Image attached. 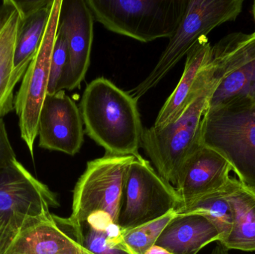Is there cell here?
<instances>
[{"label": "cell", "mask_w": 255, "mask_h": 254, "mask_svg": "<svg viewBox=\"0 0 255 254\" xmlns=\"http://www.w3.org/2000/svg\"><path fill=\"white\" fill-rule=\"evenodd\" d=\"M22 15L15 0L0 4V119L14 110L12 80L16 36Z\"/></svg>", "instance_id": "18"}, {"label": "cell", "mask_w": 255, "mask_h": 254, "mask_svg": "<svg viewBox=\"0 0 255 254\" xmlns=\"http://www.w3.org/2000/svg\"><path fill=\"white\" fill-rule=\"evenodd\" d=\"M16 154L7 136L5 123L0 119V169L12 165L16 161Z\"/></svg>", "instance_id": "23"}, {"label": "cell", "mask_w": 255, "mask_h": 254, "mask_svg": "<svg viewBox=\"0 0 255 254\" xmlns=\"http://www.w3.org/2000/svg\"><path fill=\"white\" fill-rule=\"evenodd\" d=\"M53 1L29 16L22 17L16 36L13 58L12 80L15 86L23 78L38 51L47 26Z\"/></svg>", "instance_id": "19"}, {"label": "cell", "mask_w": 255, "mask_h": 254, "mask_svg": "<svg viewBox=\"0 0 255 254\" xmlns=\"http://www.w3.org/2000/svg\"><path fill=\"white\" fill-rule=\"evenodd\" d=\"M200 143L221 155L238 180L255 189V103L207 108Z\"/></svg>", "instance_id": "5"}, {"label": "cell", "mask_w": 255, "mask_h": 254, "mask_svg": "<svg viewBox=\"0 0 255 254\" xmlns=\"http://www.w3.org/2000/svg\"><path fill=\"white\" fill-rule=\"evenodd\" d=\"M216 86L217 82L212 79L193 95L182 112L166 126L144 128L141 148L159 175L173 186L181 166L202 146L201 124Z\"/></svg>", "instance_id": "3"}, {"label": "cell", "mask_w": 255, "mask_h": 254, "mask_svg": "<svg viewBox=\"0 0 255 254\" xmlns=\"http://www.w3.org/2000/svg\"><path fill=\"white\" fill-rule=\"evenodd\" d=\"M210 66L217 86L207 108L255 103V31L222 38L211 48Z\"/></svg>", "instance_id": "7"}, {"label": "cell", "mask_w": 255, "mask_h": 254, "mask_svg": "<svg viewBox=\"0 0 255 254\" xmlns=\"http://www.w3.org/2000/svg\"><path fill=\"white\" fill-rule=\"evenodd\" d=\"M79 243L94 254H128L112 246L105 233L89 227H84Z\"/></svg>", "instance_id": "22"}, {"label": "cell", "mask_w": 255, "mask_h": 254, "mask_svg": "<svg viewBox=\"0 0 255 254\" xmlns=\"http://www.w3.org/2000/svg\"><path fill=\"white\" fill-rule=\"evenodd\" d=\"M135 157L106 155L89 161L73 190L72 212L67 219L54 216L58 225L79 243L88 218L105 212L118 225L124 186Z\"/></svg>", "instance_id": "2"}, {"label": "cell", "mask_w": 255, "mask_h": 254, "mask_svg": "<svg viewBox=\"0 0 255 254\" xmlns=\"http://www.w3.org/2000/svg\"><path fill=\"white\" fill-rule=\"evenodd\" d=\"M4 254H94L76 242L50 213L18 231Z\"/></svg>", "instance_id": "15"}, {"label": "cell", "mask_w": 255, "mask_h": 254, "mask_svg": "<svg viewBox=\"0 0 255 254\" xmlns=\"http://www.w3.org/2000/svg\"><path fill=\"white\" fill-rule=\"evenodd\" d=\"M224 191L223 189L220 192L202 197L189 205L175 210L177 216L199 214L205 216L220 231L221 234L220 242H221L229 235L234 222L232 207L225 196Z\"/></svg>", "instance_id": "20"}, {"label": "cell", "mask_w": 255, "mask_h": 254, "mask_svg": "<svg viewBox=\"0 0 255 254\" xmlns=\"http://www.w3.org/2000/svg\"><path fill=\"white\" fill-rule=\"evenodd\" d=\"M94 21L85 0H63L58 29L65 37L69 60L59 91L80 87L86 76L91 64Z\"/></svg>", "instance_id": "11"}, {"label": "cell", "mask_w": 255, "mask_h": 254, "mask_svg": "<svg viewBox=\"0 0 255 254\" xmlns=\"http://www.w3.org/2000/svg\"><path fill=\"white\" fill-rule=\"evenodd\" d=\"M244 3L243 0H189L185 14L155 67L128 92L129 95L138 101L155 87L201 38L222 24L235 21L242 11Z\"/></svg>", "instance_id": "6"}, {"label": "cell", "mask_w": 255, "mask_h": 254, "mask_svg": "<svg viewBox=\"0 0 255 254\" xmlns=\"http://www.w3.org/2000/svg\"><path fill=\"white\" fill-rule=\"evenodd\" d=\"M175 187L142 156L129 167L118 225L123 231L146 225L180 207Z\"/></svg>", "instance_id": "8"}, {"label": "cell", "mask_w": 255, "mask_h": 254, "mask_svg": "<svg viewBox=\"0 0 255 254\" xmlns=\"http://www.w3.org/2000/svg\"><path fill=\"white\" fill-rule=\"evenodd\" d=\"M232 171L229 163L218 152L201 146L178 171L174 185L181 201L177 210L202 197L223 191L230 180Z\"/></svg>", "instance_id": "13"}, {"label": "cell", "mask_w": 255, "mask_h": 254, "mask_svg": "<svg viewBox=\"0 0 255 254\" xmlns=\"http://www.w3.org/2000/svg\"><path fill=\"white\" fill-rule=\"evenodd\" d=\"M68 49L64 34L58 29L52 57L47 94L53 95L59 91L60 85L68 65Z\"/></svg>", "instance_id": "21"}, {"label": "cell", "mask_w": 255, "mask_h": 254, "mask_svg": "<svg viewBox=\"0 0 255 254\" xmlns=\"http://www.w3.org/2000/svg\"><path fill=\"white\" fill-rule=\"evenodd\" d=\"M220 240V231L208 218L188 214L177 216L165 228L155 245L172 254H198L205 246Z\"/></svg>", "instance_id": "16"}, {"label": "cell", "mask_w": 255, "mask_h": 254, "mask_svg": "<svg viewBox=\"0 0 255 254\" xmlns=\"http://www.w3.org/2000/svg\"><path fill=\"white\" fill-rule=\"evenodd\" d=\"M63 0H54L43 40L27 69L15 95L14 110L19 119L22 140L34 161V146L38 134L39 116L47 95L51 57L58 31Z\"/></svg>", "instance_id": "9"}, {"label": "cell", "mask_w": 255, "mask_h": 254, "mask_svg": "<svg viewBox=\"0 0 255 254\" xmlns=\"http://www.w3.org/2000/svg\"><path fill=\"white\" fill-rule=\"evenodd\" d=\"M233 212L229 235L217 244L225 249L255 252V189L231 177L224 191Z\"/></svg>", "instance_id": "17"}, {"label": "cell", "mask_w": 255, "mask_h": 254, "mask_svg": "<svg viewBox=\"0 0 255 254\" xmlns=\"http://www.w3.org/2000/svg\"><path fill=\"white\" fill-rule=\"evenodd\" d=\"M253 17H254V20L255 22V1H254V3H253Z\"/></svg>", "instance_id": "28"}, {"label": "cell", "mask_w": 255, "mask_h": 254, "mask_svg": "<svg viewBox=\"0 0 255 254\" xmlns=\"http://www.w3.org/2000/svg\"><path fill=\"white\" fill-rule=\"evenodd\" d=\"M39 147L74 156L84 143L80 109L65 90L46 95L39 116Z\"/></svg>", "instance_id": "12"}, {"label": "cell", "mask_w": 255, "mask_h": 254, "mask_svg": "<svg viewBox=\"0 0 255 254\" xmlns=\"http://www.w3.org/2000/svg\"><path fill=\"white\" fill-rule=\"evenodd\" d=\"M144 254H172L169 251L166 249H163V248L160 247V246H157V245H154L151 246L146 252Z\"/></svg>", "instance_id": "26"}, {"label": "cell", "mask_w": 255, "mask_h": 254, "mask_svg": "<svg viewBox=\"0 0 255 254\" xmlns=\"http://www.w3.org/2000/svg\"><path fill=\"white\" fill-rule=\"evenodd\" d=\"M53 0H34V1H15L22 17L29 16L31 13L52 4Z\"/></svg>", "instance_id": "25"}, {"label": "cell", "mask_w": 255, "mask_h": 254, "mask_svg": "<svg viewBox=\"0 0 255 254\" xmlns=\"http://www.w3.org/2000/svg\"><path fill=\"white\" fill-rule=\"evenodd\" d=\"M211 48L208 37H202L189 52L182 76L157 114L153 126L161 128L174 120L193 95L212 80L209 64Z\"/></svg>", "instance_id": "14"}, {"label": "cell", "mask_w": 255, "mask_h": 254, "mask_svg": "<svg viewBox=\"0 0 255 254\" xmlns=\"http://www.w3.org/2000/svg\"><path fill=\"white\" fill-rule=\"evenodd\" d=\"M86 133L106 155L140 157L144 128L137 101L105 78L88 84L80 103Z\"/></svg>", "instance_id": "1"}, {"label": "cell", "mask_w": 255, "mask_h": 254, "mask_svg": "<svg viewBox=\"0 0 255 254\" xmlns=\"http://www.w3.org/2000/svg\"><path fill=\"white\" fill-rule=\"evenodd\" d=\"M94 20L109 31L142 43L170 39L189 0H85Z\"/></svg>", "instance_id": "4"}, {"label": "cell", "mask_w": 255, "mask_h": 254, "mask_svg": "<svg viewBox=\"0 0 255 254\" xmlns=\"http://www.w3.org/2000/svg\"><path fill=\"white\" fill-rule=\"evenodd\" d=\"M211 254H229V251L225 249L223 246L217 244V246L214 248V250L211 252Z\"/></svg>", "instance_id": "27"}, {"label": "cell", "mask_w": 255, "mask_h": 254, "mask_svg": "<svg viewBox=\"0 0 255 254\" xmlns=\"http://www.w3.org/2000/svg\"><path fill=\"white\" fill-rule=\"evenodd\" d=\"M59 206L56 195L16 160L0 169V219L18 229L50 214Z\"/></svg>", "instance_id": "10"}, {"label": "cell", "mask_w": 255, "mask_h": 254, "mask_svg": "<svg viewBox=\"0 0 255 254\" xmlns=\"http://www.w3.org/2000/svg\"><path fill=\"white\" fill-rule=\"evenodd\" d=\"M18 229L11 224L0 219V254H4L10 246Z\"/></svg>", "instance_id": "24"}]
</instances>
